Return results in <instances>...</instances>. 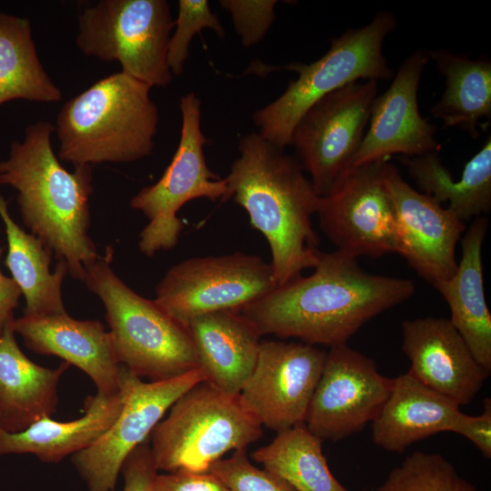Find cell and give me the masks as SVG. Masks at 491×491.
Returning <instances> with one entry per match:
<instances>
[{"mask_svg":"<svg viewBox=\"0 0 491 491\" xmlns=\"http://www.w3.org/2000/svg\"><path fill=\"white\" fill-rule=\"evenodd\" d=\"M313 269L241 310L262 336L328 347L347 344L364 325L416 291L412 280L367 273L356 257L337 249L320 250Z\"/></svg>","mask_w":491,"mask_h":491,"instance_id":"obj_1","label":"cell"},{"mask_svg":"<svg viewBox=\"0 0 491 491\" xmlns=\"http://www.w3.org/2000/svg\"><path fill=\"white\" fill-rule=\"evenodd\" d=\"M239 156L225 177L228 196L242 206L266 238L277 286L314 268L318 237L312 225L320 195L301 163L258 133L243 135Z\"/></svg>","mask_w":491,"mask_h":491,"instance_id":"obj_2","label":"cell"},{"mask_svg":"<svg viewBox=\"0 0 491 491\" xmlns=\"http://www.w3.org/2000/svg\"><path fill=\"white\" fill-rule=\"evenodd\" d=\"M55 125L45 120L28 125L0 161V185L16 191L24 225L55 255L68 273L83 281L85 269L100 256L88 235L93 193L91 165L65 169L55 154Z\"/></svg>","mask_w":491,"mask_h":491,"instance_id":"obj_3","label":"cell"},{"mask_svg":"<svg viewBox=\"0 0 491 491\" xmlns=\"http://www.w3.org/2000/svg\"><path fill=\"white\" fill-rule=\"evenodd\" d=\"M151 88L118 72L66 101L55 126L59 160L77 166L130 163L151 155L159 122Z\"/></svg>","mask_w":491,"mask_h":491,"instance_id":"obj_4","label":"cell"},{"mask_svg":"<svg viewBox=\"0 0 491 491\" xmlns=\"http://www.w3.org/2000/svg\"><path fill=\"white\" fill-rule=\"evenodd\" d=\"M112 251L85 269L83 282L105 310L120 364L139 378L162 381L199 367L188 329L155 300L124 283L110 266Z\"/></svg>","mask_w":491,"mask_h":491,"instance_id":"obj_5","label":"cell"},{"mask_svg":"<svg viewBox=\"0 0 491 491\" xmlns=\"http://www.w3.org/2000/svg\"><path fill=\"white\" fill-rule=\"evenodd\" d=\"M396 25L393 13L380 11L367 25L331 39L328 51L318 60L281 67L296 72L298 77L278 98L254 113L258 134L284 150L291 145L300 118L317 101L359 80L390 79L393 71L383 53V44Z\"/></svg>","mask_w":491,"mask_h":491,"instance_id":"obj_6","label":"cell"},{"mask_svg":"<svg viewBox=\"0 0 491 491\" xmlns=\"http://www.w3.org/2000/svg\"><path fill=\"white\" fill-rule=\"evenodd\" d=\"M262 425L239 395L202 381L170 407L150 435L157 470L204 473L229 451L246 449L261 438Z\"/></svg>","mask_w":491,"mask_h":491,"instance_id":"obj_7","label":"cell"},{"mask_svg":"<svg viewBox=\"0 0 491 491\" xmlns=\"http://www.w3.org/2000/svg\"><path fill=\"white\" fill-rule=\"evenodd\" d=\"M173 27L165 0H100L79 13L75 43L151 87L166 86L174 76L167 65Z\"/></svg>","mask_w":491,"mask_h":491,"instance_id":"obj_8","label":"cell"},{"mask_svg":"<svg viewBox=\"0 0 491 491\" xmlns=\"http://www.w3.org/2000/svg\"><path fill=\"white\" fill-rule=\"evenodd\" d=\"M182 115L180 140L176 151L160 179L142 188L130 200L133 209L147 218L139 235L142 254L153 256L175 247L183 230L177 213L187 202L196 198L226 201L225 178L207 166L204 145L207 139L201 130V101L194 92L180 98Z\"/></svg>","mask_w":491,"mask_h":491,"instance_id":"obj_9","label":"cell"},{"mask_svg":"<svg viewBox=\"0 0 491 491\" xmlns=\"http://www.w3.org/2000/svg\"><path fill=\"white\" fill-rule=\"evenodd\" d=\"M277 286L270 263L235 252L195 256L171 266L155 288V301L186 327L200 315L241 311Z\"/></svg>","mask_w":491,"mask_h":491,"instance_id":"obj_10","label":"cell"},{"mask_svg":"<svg viewBox=\"0 0 491 491\" xmlns=\"http://www.w3.org/2000/svg\"><path fill=\"white\" fill-rule=\"evenodd\" d=\"M377 93L376 80L351 83L314 104L295 126L291 145L318 195H327L351 168Z\"/></svg>","mask_w":491,"mask_h":491,"instance_id":"obj_11","label":"cell"},{"mask_svg":"<svg viewBox=\"0 0 491 491\" xmlns=\"http://www.w3.org/2000/svg\"><path fill=\"white\" fill-rule=\"evenodd\" d=\"M205 380L198 367L175 378L145 382L122 366L124 403L117 419L92 446L72 456L87 491H114L126 456L148 439L182 395Z\"/></svg>","mask_w":491,"mask_h":491,"instance_id":"obj_12","label":"cell"},{"mask_svg":"<svg viewBox=\"0 0 491 491\" xmlns=\"http://www.w3.org/2000/svg\"><path fill=\"white\" fill-rule=\"evenodd\" d=\"M387 160L349 169L326 195L316 212L330 242L354 257L397 253L396 214L383 176Z\"/></svg>","mask_w":491,"mask_h":491,"instance_id":"obj_13","label":"cell"},{"mask_svg":"<svg viewBox=\"0 0 491 491\" xmlns=\"http://www.w3.org/2000/svg\"><path fill=\"white\" fill-rule=\"evenodd\" d=\"M392 386L368 356L347 344L329 347L305 425L321 440L348 437L377 417Z\"/></svg>","mask_w":491,"mask_h":491,"instance_id":"obj_14","label":"cell"},{"mask_svg":"<svg viewBox=\"0 0 491 491\" xmlns=\"http://www.w3.org/2000/svg\"><path fill=\"white\" fill-rule=\"evenodd\" d=\"M326 352L302 342L261 341L239 396L263 426L276 433L305 423Z\"/></svg>","mask_w":491,"mask_h":491,"instance_id":"obj_15","label":"cell"},{"mask_svg":"<svg viewBox=\"0 0 491 491\" xmlns=\"http://www.w3.org/2000/svg\"><path fill=\"white\" fill-rule=\"evenodd\" d=\"M384 182L394 205L402 256L417 276L434 286L456 271V246L466 223L446 207L407 184L398 168L386 161Z\"/></svg>","mask_w":491,"mask_h":491,"instance_id":"obj_16","label":"cell"},{"mask_svg":"<svg viewBox=\"0 0 491 491\" xmlns=\"http://www.w3.org/2000/svg\"><path fill=\"white\" fill-rule=\"evenodd\" d=\"M428 61L427 51L416 50L400 65L387 90L377 95L351 168L387 160L394 155L414 157L439 152L436 126L422 117L417 103L420 79Z\"/></svg>","mask_w":491,"mask_h":491,"instance_id":"obj_17","label":"cell"},{"mask_svg":"<svg viewBox=\"0 0 491 491\" xmlns=\"http://www.w3.org/2000/svg\"><path fill=\"white\" fill-rule=\"evenodd\" d=\"M401 329L402 350L417 380L459 406L474 400L490 372L478 364L449 318L406 320Z\"/></svg>","mask_w":491,"mask_h":491,"instance_id":"obj_18","label":"cell"},{"mask_svg":"<svg viewBox=\"0 0 491 491\" xmlns=\"http://www.w3.org/2000/svg\"><path fill=\"white\" fill-rule=\"evenodd\" d=\"M15 332L31 351L55 356L85 372L97 393L120 391L121 366L113 339L98 320H78L67 313L52 316L23 315L14 321Z\"/></svg>","mask_w":491,"mask_h":491,"instance_id":"obj_19","label":"cell"},{"mask_svg":"<svg viewBox=\"0 0 491 491\" xmlns=\"http://www.w3.org/2000/svg\"><path fill=\"white\" fill-rule=\"evenodd\" d=\"M205 382L239 395L255 368L261 334L241 311L223 310L192 318L186 326Z\"/></svg>","mask_w":491,"mask_h":491,"instance_id":"obj_20","label":"cell"},{"mask_svg":"<svg viewBox=\"0 0 491 491\" xmlns=\"http://www.w3.org/2000/svg\"><path fill=\"white\" fill-rule=\"evenodd\" d=\"M460 413L456 403L408 371L393 378L388 398L372 422V441L386 451L402 453L422 439L451 432Z\"/></svg>","mask_w":491,"mask_h":491,"instance_id":"obj_21","label":"cell"},{"mask_svg":"<svg viewBox=\"0 0 491 491\" xmlns=\"http://www.w3.org/2000/svg\"><path fill=\"white\" fill-rule=\"evenodd\" d=\"M487 228L486 216L473 220L461 239L462 256L456 273L433 286L448 305L449 320L476 360L491 372V315L485 296L482 264Z\"/></svg>","mask_w":491,"mask_h":491,"instance_id":"obj_22","label":"cell"},{"mask_svg":"<svg viewBox=\"0 0 491 491\" xmlns=\"http://www.w3.org/2000/svg\"><path fill=\"white\" fill-rule=\"evenodd\" d=\"M15 334L13 322L0 338V427L9 433L21 432L55 413L58 384L70 366L35 364L21 350Z\"/></svg>","mask_w":491,"mask_h":491,"instance_id":"obj_23","label":"cell"},{"mask_svg":"<svg viewBox=\"0 0 491 491\" xmlns=\"http://www.w3.org/2000/svg\"><path fill=\"white\" fill-rule=\"evenodd\" d=\"M124 403V391L85 398L84 415L59 422L45 417L26 429L9 433L0 427V456L32 454L44 463H58L89 447L115 422Z\"/></svg>","mask_w":491,"mask_h":491,"instance_id":"obj_24","label":"cell"},{"mask_svg":"<svg viewBox=\"0 0 491 491\" xmlns=\"http://www.w3.org/2000/svg\"><path fill=\"white\" fill-rule=\"evenodd\" d=\"M419 192L439 205L446 204L463 222L485 216L491 209V136L465 165L461 177L455 180L444 165L439 152L400 156Z\"/></svg>","mask_w":491,"mask_h":491,"instance_id":"obj_25","label":"cell"},{"mask_svg":"<svg viewBox=\"0 0 491 491\" xmlns=\"http://www.w3.org/2000/svg\"><path fill=\"white\" fill-rule=\"evenodd\" d=\"M0 217L5 224L8 247L5 265L25 297L24 315L66 313L62 296L63 281L68 273L66 262L59 260L55 271H50L53 251L14 221L8 212V202L1 195Z\"/></svg>","mask_w":491,"mask_h":491,"instance_id":"obj_26","label":"cell"},{"mask_svg":"<svg viewBox=\"0 0 491 491\" xmlns=\"http://www.w3.org/2000/svg\"><path fill=\"white\" fill-rule=\"evenodd\" d=\"M427 54L446 82L431 114L445 127H458L476 138L481 120L491 118V61L486 56L472 60L446 49Z\"/></svg>","mask_w":491,"mask_h":491,"instance_id":"obj_27","label":"cell"},{"mask_svg":"<svg viewBox=\"0 0 491 491\" xmlns=\"http://www.w3.org/2000/svg\"><path fill=\"white\" fill-rule=\"evenodd\" d=\"M62 96L38 57L30 21L0 12V105L18 99L54 103Z\"/></svg>","mask_w":491,"mask_h":491,"instance_id":"obj_28","label":"cell"},{"mask_svg":"<svg viewBox=\"0 0 491 491\" xmlns=\"http://www.w3.org/2000/svg\"><path fill=\"white\" fill-rule=\"evenodd\" d=\"M252 457L296 491H349L332 474L322 451V441L305 423L276 433Z\"/></svg>","mask_w":491,"mask_h":491,"instance_id":"obj_29","label":"cell"},{"mask_svg":"<svg viewBox=\"0 0 491 491\" xmlns=\"http://www.w3.org/2000/svg\"><path fill=\"white\" fill-rule=\"evenodd\" d=\"M375 491H479L442 455L415 451Z\"/></svg>","mask_w":491,"mask_h":491,"instance_id":"obj_30","label":"cell"},{"mask_svg":"<svg viewBox=\"0 0 491 491\" xmlns=\"http://www.w3.org/2000/svg\"><path fill=\"white\" fill-rule=\"evenodd\" d=\"M174 26L175 30L170 36L167 50V65L173 75L183 73L184 65L189 55V45L195 35L204 28H210L219 37L225 35L219 19L210 10L205 0L178 1V13Z\"/></svg>","mask_w":491,"mask_h":491,"instance_id":"obj_31","label":"cell"},{"mask_svg":"<svg viewBox=\"0 0 491 491\" xmlns=\"http://www.w3.org/2000/svg\"><path fill=\"white\" fill-rule=\"evenodd\" d=\"M231 491H296L280 476L255 466L246 449L235 450L228 458L215 462L209 470Z\"/></svg>","mask_w":491,"mask_h":491,"instance_id":"obj_32","label":"cell"},{"mask_svg":"<svg viewBox=\"0 0 491 491\" xmlns=\"http://www.w3.org/2000/svg\"><path fill=\"white\" fill-rule=\"evenodd\" d=\"M275 0H224L222 7L226 9L234 23L242 44L249 47L265 36L275 21Z\"/></svg>","mask_w":491,"mask_h":491,"instance_id":"obj_33","label":"cell"},{"mask_svg":"<svg viewBox=\"0 0 491 491\" xmlns=\"http://www.w3.org/2000/svg\"><path fill=\"white\" fill-rule=\"evenodd\" d=\"M157 471L147 439L137 446L122 465L120 472L125 481L122 491H156Z\"/></svg>","mask_w":491,"mask_h":491,"instance_id":"obj_34","label":"cell"},{"mask_svg":"<svg viewBox=\"0 0 491 491\" xmlns=\"http://www.w3.org/2000/svg\"><path fill=\"white\" fill-rule=\"evenodd\" d=\"M156 491H231L212 472L195 473L178 470L161 474L155 478Z\"/></svg>","mask_w":491,"mask_h":491,"instance_id":"obj_35","label":"cell"},{"mask_svg":"<svg viewBox=\"0 0 491 491\" xmlns=\"http://www.w3.org/2000/svg\"><path fill=\"white\" fill-rule=\"evenodd\" d=\"M451 432L466 437L486 458H491V399L485 398L484 411L478 416L461 412Z\"/></svg>","mask_w":491,"mask_h":491,"instance_id":"obj_36","label":"cell"},{"mask_svg":"<svg viewBox=\"0 0 491 491\" xmlns=\"http://www.w3.org/2000/svg\"><path fill=\"white\" fill-rule=\"evenodd\" d=\"M4 251L0 241V259ZM23 296L16 282L5 276L0 269V338L5 328L15 321L14 311L19 305V299Z\"/></svg>","mask_w":491,"mask_h":491,"instance_id":"obj_37","label":"cell"}]
</instances>
